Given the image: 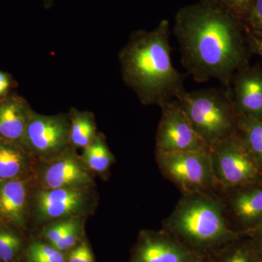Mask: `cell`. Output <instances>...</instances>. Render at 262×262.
Here are the masks:
<instances>
[{
	"label": "cell",
	"instance_id": "cell-20",
	"mask_svg": "<svg viewBox=\"0 0 262 262\" xmlns=\"http://www.w3.org/2000/svg\"><path fill=\"white\" fill-rule=\"evenodd\" d=\"M24 166L23 155L14 148L0 146V179H12Z\"/></svg>",
	"mask_w": 262,
	"mask_h": 262
},
{
	"label": "cell",
	"instance_id": "cell-13",
	"mask_svg": "<svg viewBox=\"0 0 262 262\" xmlns=\"http://www.w3.org/2000/svg\"><path fill=\"white\" fill-rule=\"evenodd\" d=\"M42 182L43 189H88L93 179L80 161L65 155L48 165L43 172Z\"/></svg>",
	"mask_w": 262,
	"mask_h": 262
},
{
	"label": "cell",
	"instance_id": "cell-26",
	"mask_svg": "<svg viewBox=\"0 0 262 262\" xmlns=\"http://www.w3.org/2000/svg\"><path fill=\"white\" fill-rule=\"evenodd\" d=\"M77 218L78 217L67 219V220L60 221V222H55L54 224L47 227L45 230L44 235L46 238L49 241L50 244H56L59 239H61L66 232L74 225Z\"/></svg>",
	"mask_w": 262,
	"mask_h": 262
},
{
	"label": "cell",
	"instance_id": "cell-12",
	"mask_svg": "<svg viewBox=\"0 0 262 262\" xmlns=\"http://www.w3.org/2000/svg\"><path fill=\"white\" fill-rule=\"evenodd\" d=\"M231 91L236 112L262 122V68L244 66L234 73Z\"/></svg>",
	"mask_w": 262,
	"mask_h": 262
},
{
	"label": "cell",
	"instance_id": "cell-27",
	"mask_svg": "<svg viewBox=\"0 0 262 262\" xmlns=\"http://www.w3.org/2000/svg\"><path fill=\"white\" fill-rule=\"evenodd\" d=\"M67 262H94L92 251L87 241H82L72 248Z\"/></svg>",
	"mask_w": 262,
	"mask_h": 262
},
{
	"label": "cell",
	"instance_id": "cell-3",
	"mask_svg": "<svg viewBox=\"0 0 262 262\" xmlns=\"http://www.w3.org/2000/svg\"><path fill=\"white\" fill-rule=\"evenodd\" d=\"M162 229L207 258L244 236L229 227L220 188L215 192L182 194Z\"/></svg>",
	"mask_w": 262,
	"mask_h": 262
},
{
	"label": "cell",
	"instance_id": "cell-14",
	"mask_svg": "<svg viewBox=\"0 0 262 262\" xmlns=\"http://www.w3.org/2000/svg\"><path fill=\"white\" fill-rule=\"evenodd\" d=\"M31 113L18 98H10L0 103V136L13 141L24 139Z\"/></svg>",
	"mask_w": 262,
	"mask_h": 262
},
{
	"label": "cell",
	"instance_id": "cell-25",
	"mask_svg": "<svg viewBox=\"0 0 262 262\" xmlns=\"http://www.w3.org/2000/svg\"><path fill=\"white\" fill-rule=\"evenodd\" d=\"M80 234L81 220L80 219L77 218L74 225L66 232L63 237L52 246H54L62 252L69 249H72L77 246V243L80 239Z\"/></svg>",
	"mask_w": 262,
	"mask_h": 262
},
{
	"label": "cell",
	"instance_id": "cell-15",
	"mask_svg": "<svg viewBox=\"0 0 262 262\" xmlns=\"http://www.w3.org/2000/svg\"><path fill=\"white\" fill-rule=\"evenodd\" d=\"M27 206L25 184L11 180L0 186V215L15 224H22Z\"/></svg>",
	"mask_w": 262,
	"mask_h": 262
},
{
	"label": "cell",
	"instance_id": "cell-8",
	"mask_svg": "<svg viewBox=\"0 0 262 262\" xmlns=\"http://www.w3.org/2000/svg\"><path fill=\"white\" fill-rule=\"evenodd\" d=\"M160 108L162 115L157 130L156 151H208L209 147L193 129L177 100Z\"/></svg>",
	"mask_w": 262,
	"mask_h": 262
},
{
	"label": "cell",
	"instance_id": "cell-1",
	"mask_svg": "<svg viewBox=\"0 0 262 262\" xmlns=\"http://www.w3.org/2000/svg\"><path fill=\"white\" fill-rule=\"evenodd\" d=\"M173 32L183 67L194 80L215 79L231 91L234 73L249 63L244 24L214 0H203L179 10Z\"/></svg>",
	"mask_w": 262,
	"mask_h": 262
},
{
	"label": "cell",
	"instance_id": "cell-7",
	"mask_svg": "<svg viewBox=\"0 0 262 262\" xmlns=\"http://www.w3.org/2000/svg\"><path fill=\"white\" fill-rule=\"evenodd\" d=\"M220 191L232 230L246 236L262 225V182L220 188Z\"/></svg>",
	"mask_w": 262,
	"mask_h": 262
},
{
	"label": "cell",
	"instance_id": "cell-21",
	"mask_svg": "<svg viewBox=\"0 0 262 262\" xmlns=\"http://www.w3.org/2000/svg\"><path fill=\"white\" fill-rule=\"evenodd\" d=\"M29 262H67L64 254L52 245L34 242L28 250Z\"/></svg>",
	"mask_w": 262,
	"mask_h": 262
},
{
	"label": "cell",
	"instance_id": "cell-19",
	"mask_svg": "<svg viewBox=\"0 0 262 262\" xmlns=\"http://www.w3.org/2000/svg\"><path fill=\"white\" fill-rule=\"evenodd\" d=\"M82 161L90 170L105 173L115 162V158L102 136L96 135L94 141L84 148Z\"/></svg>",
	"mask_w": 262,
	"mask_h": 262
},
{
	"label": "cell",
	"instance_id": "cell-10",
	"mask_svg": "<svg viewBox=\"0 0 262 262\" xmlns=\"http://www.w3.org/2000/svg\"><path fill=\"white\" fill-rule=\"evenodd\" d=\"M24 140L39 156L59 154L70 142V123L61 115L31 113Z\"/></svg>",
	"mask_w": 262,
	"mask_h": 262
},
{
	"label": "cell",
	"instance_id": "cell-2",
	"mask_svg": "<svg viewBox=\"0 0 262 262\" xmlns=\"http://www.w3.org/2000/svg\"><path fill=\"white\" fill-rule=\"evenodd\" d=\"M170 34L169 22L161 20L152 31L134 33L120 51L122 78L144 105L160 107L186 91L172 64Z\"/></svg>",
	"mask_w": 262,
	"mask_h": 262
},
{
	"label": "cell",
	"instance_id": "cell-5",
	"mask_svg": "<svg viewBox=\"0 0 262 262\" xmlns=\"http://www.w3.org/2000/svg\"><path fill=\"white\" fill-rule=\"evenodd\" d=\"M156 161L164 178L182 194L219 190L208 151H156Z\"/></svg>",
	"mask_w": 262,
	"mask_h": 262
},
{
	"label": "cell",
	"instance_id": "cell-17",
	"mask_svg": "<svg viewBox=\"0 0 262 262\" xmlns=\"http://www.w3.org/2000/svg\"><path fill=\"white\" fill-rule=\"evenodd\" d=\"M236 131L262 167V122L237 114Z\"/></svg>",
	"mask_w": 262,
	"mask_h": 262
},
{
	"label": "cell",
	"instance_id": "cell-6",
	"mask_svg": "<svg viewBox=\"0 0 262 262\" xmlns=\"http://www.w3.org/2000/svg\"><path fill=\"white\" fill-rule=\"evenodd\" d=\"M208 152L219 187L262 182V167L237 131L210 146Z\"/></svg>",
	"mask_w": 262,
	"mask_h": 262
},
{
	"label": "cell",
	"instance_id": "cell-24",
	"mask_svg": "<svg viewBox=\"0 0 262 262\" xmlns=\"http://www.w3.org/2000/svg\"><path fill=\"white\" fill-rule=\"evenodd\" d=\"M245 29L254 37L262 39V0H254L244 21Z\"/></svg>",
	"mask_w": 262,
	"mask_h": 262
},
{
	"label": "cell",
	"instance_id": "cell-29",
	"mask_svg": "<svg viewBox=\"0 0 262 262\" xmlns=\"http://www.w3.org/2000/svg\"><path fill=\"white\" fill-rule=\"evenodd\" d=\"M246 31V41H247L250 51L253 54L262 57V39L254 37L251 33Z\"/></svg>",
	"mask_w": 262,
	"mask_h": 262
},
{
	"label": "cell",
	"instance_id": "cell-4",
	"mask_svg": "<svg viewBox=\"0 0 262 262\" xmlns=\"http://www.w3.org/2000/svg\"><path fill=\"white\" fill-rule=\"evenodd\" d=\"M176 100L208 147L235 132L237 113L232 91L225 88L185 91Z\"/></svg>",
	"mask_w": 262,
	"mask_h": 262
},
{
	"label": "cell",
	"instance_id": "cell-28",
	"mask_svg": "<svg viewBox=\"0 0 262 262\" xmlns=\"http://www.w3.org/2000/svg\"><path fill=\"white\" fill-rule=\"evenodd\" d=\"M253 248L262 259V225L247 234Z\"/></svg>",
	"mask_w": 262,
	"mask_h": 262
},
{
	"label": "cell",
	"instance_id": "cell-16",
	"mask_svg": "<svg viewBox=\"0 0 262 262\" xmlns=\"http://www.w3.org/2000/svg\"><path fill=\"white\" fill-rule=\"evenodd\" d=\"M206 262H262V259L247 236H242L212 253Z\"/></svg>",
	"mask_w": 262,
	"mask_h": 262
},
{
	"label": "cell",
	"instance_id": "cell-9",
	"mask_svg": "<svg viewBox=\"0 0 262 262\" xmlns=\"http://www.w3.org/2000/svg\"><path fill=\"white\" fill-rule=\"evenodd\" d=\"M206 256L188 247L163 229L141 232L129 262H206Z\"/></svg>",
	"mask_w": 262,
	"mask_h": 262
},
{
	"label": "cell",
	"instance_id": "cell-22",
	"mask_svg": "<svg viewBox=\"0 0 262 262\" xmlns=\"http://www.w3.org/2000/svg\"><path fill=\"white\" fill-rule=\"evenodd\" d=\"M21 241L18 236L9 231L0 230V261H11L18 253Z\"/></svg>",
	"mask_w": 262,
	"mask_h": 262
},
{
	"label": "cell",
	"instance_id": "cell-30",
	"mask_svg": "<svg viewBox=\"0 0 262 262\" xmlns=\"http://www.w3.org/2000/svg\"><path fill=\"white\" fill-rule=\"evenodd\" d=\"M10 85V81L8 76L0 72V96H3L8 91Z\"/></svg>",
	"mask_w": 262,
	"mask_h": 262
},
{
	"label": "cell",
	"instance_id": "cell-18",
	"mask_svg": "<svg viewBox=\"0 0 262 262\" xmlns=\"http://www.w3.org/2000/svg\"><path fill=\"white\" fill-rule=\"evenodd\" d=\"M70 141L75 147L84 148L96 137L94 117L89 113L72 111L70 117Z\"/></svg>",
	"mask_w": 262,
	"mask_h": 262
},
{
	"label": "cell",
	"instance_id": "cell-11",
	"mask_svg": "<svg viewBox=\"0 0 262 262\" xmlns=\"http://www.w3.org/2000/svg\"><path fill=\"white\" fill-rule=\"evenodd\" d=\"M89 201L88 189H42L36 195V211L43 221L75 218L85 211Z\"/></svg>",
	"mask_w": 262,
	"mask_h": 262
},
{
	"label": "cell",
	"instance_id": "cell-23",
	"mask_svg": "<svg viewBox=\"0 0 262 262\" xmlns=\"http://www.w3.org/2000/svg\"><path fill=\"white\" fill-rule=\"evenodd\" d=\"M221 8L244 23L254 0H214Z\"/></svg>",
	"mask_w": 262,
	"mask_h": 262
}]
</instances>
